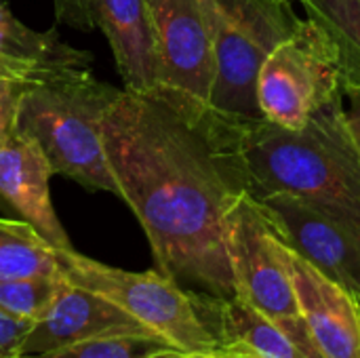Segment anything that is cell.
Returning a JSON list of instances; mask_svg holds the SVG:
<instances>
[{
    "label": "cell",
    "mask_w": 360,
    "mask_h": 358,
    "mask_svg": "<svg viewBox=\"0 0 360 358\" xmlns=\"http://www.w3.org/2000/svg\"><path fill=\"white\" fill-rule=\"evenodd\" d=\"M103 148L158 272L196 293L236 298L226 215L247 192L238 120L211 106L122 89L103 116Z\"/></svg>",
    "instance_id": "cell-1"
},
{
    "label": "cell",
    "mask_w": 360,
    "mask_h": 358,
    "mask_svg": "<svg viewBox=\"0 0 360 358\" xmlns=\"http://www.w3.org/2000/svg\"><path fill=\"white\" fill-rule=\"evenodd\" d=\"M238 152L251 198L293 194L360 222V154L346 127L344 95L302 129L238 120Z\"/></svg>",
    "instance_id": "cell-2"
},
{
    "label": "cell",
    "mask_w": 360,
    "mask_h": 358,
    "mask_svg": "<svg viewBox=\"0 0 360 358\" xmlns=\"http://www.w3.org/2000/svg\"><path fill=\"white\" fill-rule=\"evenodd\" d=\"M120 91L97 80L91 70L40 78L21 95L15 131L40 146L55 175L118 196L103 148V116Z\"/></svg>",
    "instance_id": "cell-3"
},
{
    "label": "cell",
    "mask_w": 360,
    "mask_h": 358,
    "mask_svg": "<svg viewBox=\"0 0 360 358\" xmlns=\"http://www.w3.org/2000/svg\"><path fill=\"white\" fill-rule=\"evenodd\" d=\"M215 55L211 108L234 120H259L257 74L268 53L302 21L293 0H200Z\"/></svg>",
    "instance_id": "cell-4"
},
{
    "label": "cell",
    "mask_w": 360,
    "mask_h": 358,
    "mask_svg": "<svg viewBox=\"0 0 360 358\" xmlns=\"http://www.w3.org/2000/svg\"><path fill=\"white\" fill-rule=\"evenodd\" d=\"M57 260L65 283L110 300L171 348L184 352H217L221 348L194 291L181 289L158 270L129 272L74 249L57 251Z\"/></svg>",
    "instance_id": "cell-5"
},
{
    "label": "cell",
    "mask_w": 360,
    "mask_h": 358,
    "mask_svg": "<svg viewBox=\"0 0 360 358\" xmlns=\"http://www.w3.org/2000/svg\"><path fill=\"white\" fill-rule=\"evenodd\" d=\"M340 95L344 93L338 51L325 32L304 17L259 68L262 118L285 129H302L316 110Z\"/></svg>",
    "instance_id": "cell-6"
},
{
    "label": "cell",
    "mask_w": 360,
    "mask_h": 358,
    "mask_svg": "<svg viewBox=\"0 0 360 358\" xmlns=\"http://www.w3.org/2000/svg\"><path fill=\"white\" fill-rule=\"evenodd\" d=\"M226 249L236 298L291 333L310 338L278 253L276 232L247 192L234 200L226 215Z\"/></svg>",
    "instance_id": "cell-7"
},
{
    "label": "cell",
    "mask_w": 360,
    "mask_h": 358,
    "mask_svg": "<svg viewBox=\"0 0 360 358\" xmlns=\"http://www.w3.org/2000/svg\"><path fill=\"white\" fill-rule=\"evenodd\" d=\"M257 205L287 247L360 298V222L293 194H268Z\"/></svg>",
    "instance_id": "cell-8"
},
{
    "label": "cell",
    "mask_w": 360,
    "mask_h": 358,
    "mask_svg": "<svg viewBox=\"0 0 360 358\" xmlns=\"http://www.w3.org/2000/svg\"><path fill=\"white\" fill-rule=\"evenodd\" d=\"M160 65L158 95L209 106L215 82L213 38L200 0H148Z\"/></svg>",
    "instance_id": "cell-9"
},
{
    "label": "cell",
    "mask_w": 360,
    "mask_h": 358,
    "mask_svg": "<svg viewBox=\"0 0 360 358\" xmlns=\"http://www.w3.org/2000/svg\"><path fill=\"white\" fill-rule=\"evenodd\" d=\"M278 238V236H276ZM304 327L323 358H360V298L278 238Z\"/></svg>",
    "instance_id": "cell-10"
},
{
    "label": "cell",
    "mask_w": 360,
    "mask_h": 358,
    "mask_svg": "<svg viewBox=\"0 0 360 358\" xmlns=\"http://www.w3.org/2000/svg\"><path fill=\"white\" fill-rule=\"evenodd\" d=\"M154 335L110 300L65 283L55 302L34 323L21 357H34L105 335ZM158 338V335H156Z\"/></svg>",
    "instance_id": "cell-11"
},
{
    "label": "cell",
    "mask_w": 360,
    "mask_h": 358,
    "mask_svg": "<svg viewBox=\"0 0 360 358\" xmlns=\"http://www.w3.org/2000/svg\"><path fill=\"white\" fill-rule=\"evenodd\" d=\"M53 175L40 146L25 133L13 131L0 143V198L57 251H65L72 243L53 207Z\"/></svg>",
    "instance_id": "cell-12"
},
{
    "label": "cell",
    "mask_w": 360,
    "mask_h": 358,
    "mask_svg": "<svg viewBox=\"0 0 360 358\" xmlns=\"http://www.w3.org/2000/svg\"><path fill=\"white\" fill-rule=\"evenodd\" d=\"M97 27L110 42L122 89L158 95L162 84L148 0H97Z\"/></svg>",
    "instance_id": "cell-13"
},
{
    "label": "cell",
    "mask_w": 360,
    "mask_h": 358,
    "mask_svg": "<svg viewBox=\"0 0 360 358\" xmlns=\"http://www.w3.org/2000/svg\"><path fill=\"white\" fill-rule=\"evenodd\" d=\"M194 295L221 348H240L259 358H323L310 338L291 333L238 298Z\"/></svg>",
    "instance_id": "cell-14"
},
{
    "label": "cell",
    "mask_w": 360,
    "mask_h": 358,
    "mask_svg": "<svg viewBox=\"0 0 360 358\" xmlns=\"http://www.w3.org/2000/svg\"><path fill=\"white\" fill-rule=\"evenodd\" d=\"M91 61L89 51L63 42L55 30L27 27L0 0V63L15 76L36 82L65 70H89Z\"/></svg>",
    "instance_id": "cell-15"
},
{
    "label": "cell",
    "mask_w": 360,
    "mask_h": 358,
    "mask_svg": "<svg viewBox=\"0 0 360 358\" xmlns=\"http://www.w3.org/2000/svg\"><path fill=\"white\" fill-rule=\"evenodd\" d=\"M304 17L325 32L340 59L342 87H360V0H297Z\"/></svg>",
    "instance_id": "cell-16"
},
{
    "label": "cell",
    "mask_w": 360,
    "mask_h": 358,
    "mask_svg": "<svg viewBox=\"0 0 360 358\" xmlns=\"http://www.w3.org/2000/svg\"><path fill=\"white\" fill-rule=\"evenodd\" d=\"M61 276L57 249L21 219L0 217V279Z\"/></svg>",
    "instance_id": "cell-17"
},
{
    "label": "cell",
    "mask_w": 360,
    "mask_h": 358,
    "mask_svg": "<svg viewBox=\"0 0 360 358\" xmlns=\"http://www.w3.org/2000/svg\"><path fill=\"white\" fill-rule=\"evenodd\" d=\"M63 287V276L0 279V310L11 317L36 323Z\"/></svg>",
    "instance_id": "cell-18"
},
{
    "label": "cell",
    "mask_w": 360,
    "mask_h": 358,
    "mask_svg": "<svg viewBox=\"0 0 360 358\" xmlns=\"http://www.w3.org/2000/svg\"><path fill=\"white\" fill-rule=\"evenodd\" d=\"M171 348L165 340L156 335H105L84 340L65 348H57L51 352L21 358H146L154 352Z\"/></svg>",
    "instance_id": "cell-19"
},
{
    "label": "cell",
    "mask_w": 360,
    "mask_h": 358,
    "mask_svg": "<svg viewBox=\"0 0 360 358\" xmlns=\"http://www.w3.org/2000/svg\"><path fill=\"white\" fill-rule=\"evenodd\" d=\"M30 80L13 74H0V143L17 129L21 95Z\"/></svg>",
    "instance_id": "cell-20"
},
{
    "label": "cell",
    "mask_w": 360,
    "mask_h": 358,
    "mask_svg": "<svg viewBox=\"0 0 360 358\" xmlns=\"http://www.w3.org/2000/svg\"><path fill=\"white\" fill-rule=\"evenodd\" d=\"M57 23L80 32L97 27V0H53Z\"/></svg>",
    "instance_id": "cell-21"
},
{
    "label": "cell",
    "mask_w": 360,
    "mask_h": 358,
    "mask_svg": "<svg viewBox=\"0 0 360 358\" xmlns=\"http://www.w3.org/2000/svg\"><path fill=\"white\" fill-rule=\"evenodd\" d=\"M34 321L17 319L0 310V358H21V348Z\"/></svg>",
    "instance_id": "cell-22"
},
{
    "label": "cell",
    "mask_w": 360,
    "mask_h": 358,
    "mask_svg": "<svg viewBox=\"0 0 360 358\" xmlns=\"http://www.w3.org/2000/svg\"><path fill=\"white\" fill-rule=\"evenodd\" d=\"M344 97H348V110L344 108L346 127L352 137V143L360 154V87H342Z\"/></svg>",
    "instance_id": "cell-23"
},
{
    "label": "cell",
    "mask_w": 360,
    "mask_h": 358,
    "mask_svg": "<svg viewBox=\"0 0 360 358\" xmlns=\"http://www.w3.org/2000/svg\"><path fill=\"white\" fill-rule=\"evenodd\" d=\"M146 358H221L219 352H184V350H175V348H167L160 352H154Z\"/></svg>",
    "instance_id": "cell-24"
},
{
    "label": "cell",
    "mask_w": 360,
    "mask_h": 358,
    "mask_svg": "<svg viewBox=\"0 0 360 358\" xmlns=\"http://www.w3.org/2000/svg\"><path fill=\"white\" fill-rule=\"evenodd\" d=\"M217 352L221 358H259L247 350H240V348H219Z\"/></svg>",
    "instance_id": "cell-25"
},
{
    "label": "cell",
    "mask_w": 360,
    "mask_h": 358,
    "mask_svg": "<svg viewBox=\"0 0 360 358\" xmlns=\"http://www.w3.org/2000/svg\"><path fill=\"white\" fill-rule=\"evenodd\" d=\"M0 74H13V72H11L4 63H0ZM13 76H15V74H13ZM23 80H25V78H23Z\"/></svg>",
    "instance_id": "cell-26"
}]
</instances>
